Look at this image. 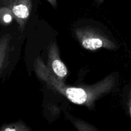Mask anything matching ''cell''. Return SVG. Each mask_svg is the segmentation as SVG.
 I'll return each mask as SVG.
<instances>
[{"mask_svg":"<svg viewBox=\"0 0 131 131\" xmlns=\"http://www.w3.org/2000/svg\"><path fill=\"white\" fill-rule=\"evenodd\" d=\"M74 34L78 42L86 50L93 51L104 48L116 51L118 49L113 40L94 27L86 26L77 28L74 29Z\"/></svg>","mask_w":131,"mask_h":131,"instance_id":"obj_2","label":"cell"},{"mask_svg":"<svg viewBox=\"0 0 131 131\" xmlns=\"http://www.w3.org/2000/svg\"><path fill=\"white\" fill-rule=\"evenodd\" d=\"M17 38L12 29H0V81L12 69L17 54Z\"/></svg>","mask_w":131,"mask_h":131,"instance_id":"obj_3","label":"cell"},{"mask_svg":"<svg viewBox=\"0 0 131 131\" xmlns=\"http://www.w3.org/2000/svg\"><path fill=\"white\" fill-rule=\"evenodd\" d=\"M47 67L57 79L65 83L68 69L61 60L60 51L56 42H51L47 48Z\"/></svg>","mask_w":131,"mask_h":131,"instance_id":"obj_5","label":"cell"},{"mask_svg":"<svg viewBox=\"0 0 131 131\" xmlns=\"http://www.w3.org/2000/svg\"><path fill=\"white\" fill-rule=\"evenodd\" d=\"M33 67L37 78L49 88L65 97L73 104L85 106L90 110L94 109L97 101L113 90L117 82V75L111 74L95 84L72 86L57 79L39 56L35 60Z\"/></svg>","mask_w":131,"mask_h":131,"instance_id":"obj_1","label":"cell"},{"mask_svg":"<svg viewBox=\"0 0 131 131\" xmlns=\"http://www.w3.org/2000/svg\"><path fill=\"white\" fill-rule=\"evenodd\" d=\"M65 115L67 119H69L71 122L76 130L79 131H99V130L94 125H91L87 122L81 120V119L75 118L72 116V115H70L69 113L65 111Z\"/></svg>","mask_w":131,"mask_h":131,"instance_id":"obj_6","label":"cell"},{"mask_svg":"<svg viewBox=\"0 0 131 131\" xmlns=\"http://www.w3.org/2000/svg\"><path fill=\"white\" fill-rule=\"evenodd\" d=\"M0 6L10 10L19 32L23 33L31 12L32 0H0Z\"/></svg>","mask_w":131,"mask_h":131,"instance_id":"obj_4","label":"cell"},{"mask_svg":"<svg viewBox=\"0 0 131 131\" xmlns=\"http://www.w3.org/2000/svg\"><path fill=\"white\" fill-rule=\"evenodd\" d=\"M127 107L128 110H129V115L131 119V79L130 83H129V93H128V100H127Z\"/></svg>","mask_w":131,"mask_h":131,"instance_id":"obj_8","label":"cell"},{"mask_svg":"<svg viewBox=\"0 0 131 131\" xmlns=\"http://www.w3.org/2000/svg\"><path fill=\"white\" fill-rule=\"evenodd\" d=\"M49 4H51V6L56 9L57 8V0H47Z\"/></svg>","mask_w":131,"mask_h":131,"instance_id":"obj_9","label":"cell"},{"mask_svg":"<svg viewBox=\"0 0 131 131\" xmlns=\"http://www.w3.org/2000/svg\"><path fill=\"white\" fill-rule=\"evenodd\" d=\"M32 129L24 123L23 120H20L15 122L5 124L0 127V131H31Z\"/></svg>","mask_w":131,"mask_h":131,"instance_id":"obj_7","label":"cell"}]
</instances>
